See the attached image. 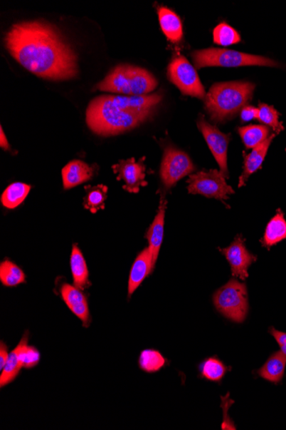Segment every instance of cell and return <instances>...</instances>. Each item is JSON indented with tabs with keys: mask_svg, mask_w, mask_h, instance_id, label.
<instances>
[{
	"mask_svg": "<svg viewBox=\"0 0 286 430\" xmlns=\"http://www.w3.org/2000/svg\"><path fill=\"white\" fill-rule=\"evenodd\" d=\"M5 42L11 56L38 77L63 81L78 74L77 54L52 24H16L7 32Z\"/></svg>",
	"mask_w": 286,
	"mask_h": 430,
	"instance_id": "6da1fadb",
	"label": "cell"
},
{
	"mask_svg": "<svg viewBox=\"0 0 286 430\" xmlns=\"http://www.w3.org/2000/svg\"><path fill=\"white\" fill-rule=\"evenodd\" d=\"M154 111H125L112 103L110 96L92 100L87 108L88 128L95 134L113 136L137 128L152 117Z\"/></svg>",
	"mask_w": 286,
	"mask_h": 430,
	"instance_id": "7a4b0ae2",
	"label": "cell"
},
{
	"mask_svg": "<svg viewBox=\"0 0 286 430\" xmlns=\"http://www.w3.org/2000/svg\"><path fill=\"white\" fill-rule=\"evenodd\" d=\"M255 86L245 81L214 83L205 98V109L216 123L233 119L253 98Z\"/></svg>",
	"mask_w": 286,
	"mask_h": 430,
	"instance_id": "3957f363",
	"label": "cell"
},
{
	"mask_svg": "<svg viewBox=\"0 0 286 430\" xmlns=\"http://www.w3.org/2000/svg\"><path fill=\"white\" fill-rule=\"evenodd\" d=\"M157 84V78L149 71L138 66L120 65L115 67L96 88L122 96H145L153 92Z\"/></svg>",
	"mask_w": 286,
	"mask_h": 430,
	"instance_id": "277c9868",
	"label": "cell"
},
{
	"mask_svg": "<svg viewBox=\"0 0 286 430\" xmlns=\"http://www.w3.org/2000/svg\"><path fill=\"white\" fill-rule=\"evenodd\" d=\"M193 61L197 69L208 66L239 67L249 66H279L270 58L221 48H207L193 52Z\"/></svg>",
	"mask_w": 286,
	"mask_h": 430,
	"instance_id": "5b68a950",
	"label": "cell"
},
{
	"mask_svg": "<svg viewBox=\"0 0 286 430\" xmlns=\"http://www.w3.org/2000/svg\"><path fill=\"white\" fill-rule=\"evenodd\" d=\"M213 301L216 309L226 318L235 323L245 322L249 312L245 284L233 278L213 294Z\"/></svg>",
	"mask_w": 286,
	"mask_h": 430,
	"instance_id": "8992f818",
	"label": "cell"
},
{
	"mask_svg": "<svg viewBox=\"0 0 286 430\" xmlns=\"http://www.w3.org/2000/svg\"><path fill=\"white\" fill-rule=\"evenodd\" d=\"M168 78L178 87L182 94L205 99L206 91L198 74L191 63L184 56L172 58L167 70Z\"/></svg>",
	"mask_w": 286,
	"mask_h": 430,
	"instance_id": "52a82bcc",
	"label": "cell"
},
{
	"mask_svg": "<svg viewBox=\"0 0 286 430\" xmlns=\"http://www.w3.org/2000/svg\"><path fill=\"white\" fill-rule=\"evenodd\" d=\"M226 177L217 170H203L189 176L188 191L191 195L213 198L220 200L228 199L235 193L233 188L226 183Z\"/></svg>",
	"mask_w": 286,
	"mask_h": 430,
	"instance_id": "ba28073f",
	"label": "cell"
},
{
	"mask_svg": "<svg viewBox=\"0 0 286 430\" xmlns=\"http://www.w3.org/2000/svg\"><path fill=\"white\" fill-rule=\"evenodd\" d=\"M194 163L184 151L169 145L164 150L161 167L162 183L170 189L184 177L195 171Z\"/></svg>",
	"mask_w": 286,
	"mask_h": 430,
	"instance_id": "9c48e42d",
	"label": "cell"
},
{
	"mask_svg": "<svg viewBox=\"0 0 286 430\" xmlns=\"http://www.w3.org/2000/svg\"><path fill=\"white\" fill-rule=\"evenodd\" d=\"M201 133H203L210 150L220 166V171L226 178H229L228 167H227V150L231 140V134L221 132L216 126L209 124L203 116H200L197 121Z\"/></svg>",
	"mask_w": 286,
	"mask_h": 430,
	"instance_id": "30bf717a",
	"label": "cell"
},
{
	"mask_svg": "<svg viewBox=\"0 0 286 430\" xmlns=\"http://www.w3.org/2000/svg\"><path fill=\"white\" fill-rule=\"evenodd\" d=\"M245 240L238 235L228 247L218 248L228 261L233 277L245 280L249 277L248 269L256 261V256L247 250Z\"/></svg>",
	"mask_w": 286,
	"mask_h": 430,
	"instance_id": "8fae6325",
	"label": "cell"
},
{
	"mask_svg": "<svg viewBox=\"0 0 286 430\" xmlns=\"http://www.w3.org/2000/svg\"><path fill=\"white\" fill-rule=\"evenodd\" d=\"M113 170L119 175L117 179L125 183L124 188L130 193H138L145 183V166L143 160L136 161L134 158L120 161L113 166Z\"/></svg>",
	"mask_w": 286,
	"mask_h": 430,
	"instance_id": "7c38bea8",
	"label": "cell"
},
{
	"mask_svg": "<svg viewBox=\"0 0 286 430\" xmlns=\"http://www.w3.org/2000/svg\"><path fill=\"white\" fill-rule=\"evenodd\" d=\"M60 294L63 301L73 312V314L81 320L83 326L88 328L91 323L90 307L83 290L75 285L65 284L61 286Z\"/></svg>",
	"mask_w": 286,
	"mask_h": 430,
	"instance_id": "4fadbf2b",
	"label": "cell"
},
{
	"mask_svg": "<svg viewBox=\"0 0 286 430\" xmlns=\"http://www.w3.org/2000/svg\"><path fill=\"white\" fill-rule=\"evenodd\" d=\"M162 93L145 96H110L112 103L125 111H154L162 100Z\"/></svg>",
	"mask_w": 286,
	"mask_h": 430,
	"instance_id": "5bb4252c",
	"label": "cell"
},
{
	"mask_svg": "<svg viewBox=\"0 0 286 430\" xmlns=\"http://www.w3.org/2000/svg\"><path fill=\"white\" fill-rule=\"evenodd\" d=\"M28 338L29 332L26 331L18 344L10 353L9 359H8L6 365L1 371V375H0V387L1 389L14 382L18 377L21 369H23V352L28 344Z\"/></svg>",
	"mask_w": 286,
	"mask_h": 430,
	"instance_id": "9a60e30c",
	"label": "cell"
},
{
	"mask_svg": "<svg viewBox=\"0 0 286 430\" xmlns=\"http://www.w3.org/2000/svg\"><path fill=\"white\" fill-rule=\"evenodd\" d=\"M154 271L152 255L149 247L143 250L134 260L128 282V298L132 297L145 278Z\"/></svg>",
	"mask_w": 286,
	"mask_h": 430,
	"instance_id": "2e32d148",
	"label": "cell"
},
{
	"mask_svg": "<svg viewBox=\"0 0 286 430\" xmlns=\"http://www.w3.org/2000/svg\"><path fill=\"white\" fill-rule=\"evenodd\" d=\"M95 168L94 165H88V163L80 160L70 162L62 170L64 188L65 190L73 188L90 180L95 175Z\"/></svg>",
	"mask_w": 286,
	"mask_h": 430,
	"instance_id": "e0dca14e",
	"label": "cell"
},
{
	"mask_svg": "<svg viewBox=\"0 0 286 430\" xmlns=\"http://www.w3.org/2000/svg\"><path fill=\"white\" fill-rule=\"evenodd\" d=\"M166 209V202L161 200L157 217H154V220L152 222V225H151L149 227L148 231H147L145 236V237L148 239L149 248L151 255H152L154 270L155 267V264L157 262L159 250H161L163 241Z\"/></svg>",
	"mask_w": 286,
	"mask_h": 430,
	"instance_id": "ac0fdd59",
	"label": "cell"
},
{
	"mask_svg": "<svg viewBox=\"0 0 286 430\" xmlns=\"http://www.w3.org/2000/svg\"><path fill=\"white\" fill-rule=\"evenodd\" d=\"M276 134L270 135L266 141L255 147L249 155H245V166L240 178H239L238 188H241L247 183L251 175L260 170L263 165L265 158H266L269 146H270Z\"/></svg>",
	"mask_w": 286,
	"mask_h": 430,
	"instance_id": "d6986e66",
	"label": "cell"
},
{
	"mask_svg": "<svg viewBox=\"0 0 286 430\" xmlns=\"http://www.w3.org/2000/svg\"><path fill=\"white\" fill-rule=\"evenodd\" d=\"M159 24L168 41L178 43L183 38V24L179 16L166 7L158 9Z\"/></svg>",
	"mask_w": 286,
	"mask_h": 430,
	"instance_id": "ffe728a7",
	"label": "cell"
},
{
	"mask_svg": "<svg viewBox=\"0 0 286 430\" xmlns=\"http://www.w3.org/2000/svg\"><path fill=\"white\" fill-rule=\"evenodd\" d=\"M70 264L74 285L83 292L91 285L90 272H88L85 258L77 244H73Z\"/></svg>",
	"mask_w": 286,
	"mask_h": 430,
	"instance_id": "44dd1931",
	"label": "cell"
},
{
	"mask_svg": "<svg viewBox=\"0 0 286 430\" xmlns=\"http://www.w3.org/2000/svg\"><path fill=\"white\" fill-rule=\"evenodd\" d=\"M286 366V357L283 353L277 352L273 353L264 365L258 371L260 377L268 382L277 384L284 377Z\"/></svg>",
	"mask_w": 286,
	"mask_h": 430,
	"instance_id": "7402d4cb",
	"label": "cell"
},
{
	"mask_svg": "<svg viewBox=\"0 0 286 430\" xmlns=\"http://www.w3.org/2000/svg\"><path fill=\"white\" fill-rule=\"evenodd\" d=\"M286 239V221L281 210H277L265 230L263 245L268 248Z\"/></svg>",
	"mask_w": 286,
	"mask_h": 430,
	"instance_id": "603a6c76",
	"label": "cell"
},
{
	"mask_svg": "<svg viewBox=\"0 0 286 430\" xmlns=\"http://www.w3.org/2000/svg\"><path fill=\"white\" fill-rule=\"evenodd\" d=\"M31 190V187L28 184L12 183L4 191L1 203L7 209H16L26 199Z\"/></svg>",
	"mask_w": 286,
	"mask_h": 430,
	"instance_id": "cb8c5ba5",
	"label": "cell"
},
{
	"mask_svg": "<svg viewBox=\"0 0 286 430\" xmlns=\"http://www.w3.org/2000/svg\"><path fill=\"white\" fill-rule=\"evenodd\" d=\"M242 140L247 149H254L270 137V129L266 126L250 125L238 128Z\"/></svg>",
	"mask_w": 286,
	"mask_h": 430,
	"instance_id": "d4e9b609",
	"label": "cell"
},
{
	"mask_svg": "<svg viewBox=\"0 0 286 430\" xmlns=\"http://www.w3.org/2000/svg\"><path fill=\"white\" fill-rule=\"evenodd\" d=\"M168 364L162 354L154 349L142 351L138 358L139 369L148 374L159 372Z\"/></svg>",
	"mask_w": 286,
	"mask_h": 430,
	"instance_id": "484cf974",
	"label": "cell"
},
{
	"mask_svg": "<svg viewBox=\"0 0 286 430\" xmlns=\"http://www.w3.org/2000/svg\"><path fill=\"white\" fill-rule=\"evenodd\" d=\"M0 282L6 287H16L26 282V275L18 265L6 259L0 264Z\"/></svg>",
	"mask_w": 286,
	"mask_h": 430,
	"instance_id": "4316f807",
	"label": "cell"
},
{
	"mask_svg": "<svg viewBox=\"0 0 286 430\" xmlns=\"http://www.w3.org/2000/svg\"><path fill=\"white\" fill-rule=\"evenodd\" d=\"M201 377L209 382H220L228 370L224 362L218 358L209 357L199 365Z\"/></svg>",
	"mask_w": 286,
	"mask_h": 430,
	"instance_id": "83f0119b",
	"label": "cell"
},
{
	"mask_svg": "<svg viewBox=\"0 0 286 430\" xmlns=\"http://www.w3.org/2000/svg\"><path fill=\"white\" fill-rule=\"evenodd\" d=\"M87 195L84 199V206L91 213H95L104 208L105 200L107 197L108 188L106 185H99L96 187L87 188Z\"/></svg>",
	"mask_w": 286,
	"mask_h": 430,
	"instance_id": "f1b7e54d",
	"label": "cell"
},
{
	"mask_svg": "<svg viewBox=\"0 0 286 430\" xmlns=\"http://www.w3.org/2000/svg\"><path fill=\"white\" fill-rule=\"evenodd\" d=\"M213 41L218 45L230 46L240 42L241 37L230 25L222 23L214 29Z\"/></svg>",
	"mask_w": 286,
	"mask_h": 430,
	"instance_id": "f546056e",
	"label": "cell"
},
{
	"mask_svg": "<svg viewBox=\"0 0 286 430\" xmlns=\"http://www.w3.org/2000/svg\"><path fill=\"white\" fill-rule=\"evenodd\" d=\"M258 109L260 122L272 128L275 133H280L284 130L283 124L279 120V113L275 108L268 104L260 103Z\"/></svg>",
	"mask_w": 286,
	"mask_h": 430,
	"instance_id": "4dcf8cb0",
	"label": "cell"
},
{
	"mask_svg": "<svg viewBox=\"0 0 286 430\" xmlns=\"http://www.w3.org/2000/svg\"><path fill=\"white\" fill-rule=\"evenodd\" d=\"M41 362V353L33 345H27L23 352V369H31L35 368Z\"/></svg>",
	"mask_w": 286,
	"mask_h": 430,
	"instance_id": "1f68e13d",
	"label": "cell"
},
{
	"mask_svg": "<svg viewBox=\"0 0 286 430\" xmlns=\"http://www.w3.org/2000/svg\"><path fill=\"white\" fill-rule=\"evenodd\" d=\"M229 397V394H227L226 397H222L223 411H224V421L222 424V429H235V425L233 423V420H231L228 415H227V410H228L231 404H233V400H227Z\"/></svg>",
	"mask_w": 286,
	"mask_h": 430,
	"instance_id": "d6a6232c",
	"label": "cell"
},
{
	"mask_svg": "<svg viewBox=\"0 0 286 430\" xmlns=\"http://www.w3.org/2000/svg\"><path fill=\"white\" fill-rule=\"evenodd\" d=\"M259 109L253 106H245L241 111V119L243 122L258 120Z\"/></svg>",
	"mask_w": 286,
	"mask_h": 430,
	"instance_id": "836d02e7",
	"label": "cell"
},
{
	"mask_svg": "<svg viewBox=\"0 0 286 430\" xmlns=\"http://www.w3.org/2000/svg\"><path fill=\"white\" fill-rule=\"evenodd\" d=\"M9 352H8V347L6 344L4 343L3 341L0 342V371H2L8 359H9Z\"/></svg>",
	"mask_w": 286,
	"mask_h": 430,
	"instance_id": "e575fe53",
	"label": "cell"
},
{
	"mask_svg": "<svg viewBox=\"0 0 286 430\" xmlns=\"http://www.w3.org/2000/svg\"><path fill=\"white\" fill-rule=\"evenodd\" d=\"M0 147H1L2 149L6 150H10L9 143H8L6 134L5 133H4L2 128L1 130H0Z\"/></svg>",
	"mask_w": 286,
	"mask_h": 430,
	"instance_id": "d590c367",
	"label": "cell"
},
{
	"mask_svg": "<svg viewBox=\"0 0 286 430\" xmlns=\"http://www.w3.org/2000/svg\"><path fill=\"white\" fill-rule=\"evenodd\" d=\"M280 351L282 353L284 354V355L286 357V344H285L284 345H282V347H280Z\"/></svg>",
	"mask_w": 286,
	"mask_h": 430,
	"instance_id": "8d00e7d4",
	"label": "cell"
}]
</instances>
